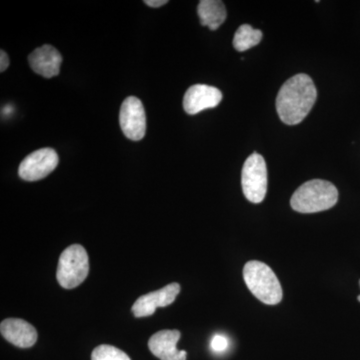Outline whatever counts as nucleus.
Returning a JSON list of instances; mask_svg holds the SVG:
<instances>
[{
	"label": "nucleus",
	"instance_id": "1",
	"mask_svg": "<svg viewBox=\"0 0 360 360\" xmlns=\"http://www.w3.org/2000/svg\"><path fill=\"white\" fill-rule=\"evenodd\" d=\"M317 98L314 80L300 73L284 82L276 97V111L281 122L300 124L309 115Z\"/></svg>",
	"mask_w": 360,
	"mask_h": 360
},
{
	"label": "nucleus",
	"instance_id": "2",
	"mask_svg": "<svg viewBox=\"0 0 360 360\" xmlns=\"http://www.w3.org/2000/svg\"><path fill=\"white\" fill-rule=\"evenodd\" d=\"M338 200V191L328 180L312 179L296 189L290 200L293 210L315 213L330 210Z\"/></svg>",
	"mask_w": 360,
	"mask_h": 360
},
{
	"label": "nucleus",
	"instance_id": "3",
	"mask_svg": "<svg viewBox=\"0 0 360 360\" xmlns=\"http://www.w3.org/2000/svg\"><path fill=\"white\" fill-rule=\"evenodd\" d=\"M243 279L248 290L259 302L269 305L278 304L283 300V288L274 270L257 260L245 265Z\"/></svg>",
	"mask_w": 360,
	"mask_h": 360
},
{
	"label": "nucleus",
	"instance_id": "4",
	"mask_svg": "<svg viewBox=\"0 0 360 360\" xmlns=\"http://www.w3.org/2000/svg\"><path fill=\"white\" fill-rule=\"evenodd\" d=\"M89 255L84 246L72 245L59 257L56 278L61 288L72 290L84 283L89 276Z\"/></svg>",
	"mask_w": 360,
	"mask_h": 360
},
{
	"label": "nucleus",
	"instance_id": "5",
	"mask_svg": "<svg viewBox=\"0 0 360 360\" xmlns=\"http://www.w3.org/2000/svg\"><path fill=\"white\" fill-rule=\"evenodd\" d=\"M241 186L246 200L257 203L264 201L267 193V168L264 158L253 153L243 165Z\"/></svg>",
	"mask_w": 360,
	"mask_h": 360
},
{
	"label": "nucleus",
	"instance_id": "6",
	"mask_svg": "<svg viewBox=\"0 0 360 360\" xmlns=\"http://www.w3.org/2000/svg\"><path fill=\"white\" fill-rule=\"evenodd\" d=\"M58 162V155L54 149L40 148L21 161L18 174L25 181H37L51 174Z\"/></svg>",
	"mask_w": 360,
	"mask_h": 360
},
{
	"label": "nucleus",
	"instance_id": "7",
	"mask_svg": "<svg viewBox=\"0 0 360 360\" xmlns=\"http://www.w3.org/2000/svg\"><path fill=\"white\" fill-rule=\"evenodd\" d=\"M122 132L130 141H139L146 132V115L143 104L137 97L129 96L123 101L120 112Z\"/></svg>",
	"mask_w": 360,
	"mask_h": 360
},
{
	"label": "nucleus",
	"instance_id": "8",
	"mask_svg": "<svg viewBox=\"0 0 360 360\" xmlns=\"http://www.w3.org/2000/svg\"><path fill=\"white\" fill-rule=\"evenodd\" d=\"M221 101L222 92L217 87L194 84L184 94V108L188 115H198L200 111L217 108Z\"/></svg>",
	"mask_w": 360,
	"mask_h": 360
},
{
	"label": "nucleus",
	"instance_id": "9",
	"mask_svg": "<svg viewBox=\"0 0 360 360\" xmlns=\"http://www.w3.org/2000/svg\"><path fill=\"white\" fill-rule=\"evenodd\" d=\"M179 292V283L168 284L160 290L141 296L132 305V312L135 317L150 316L155 314L158 307H165L172 304Z\"/></svg>",
	"mask_w": 360,
	"mask_h": 360
},
{
	"label": "nucleus",
	"instance_id": "10",
	"mask_svg": "<svg viewBox=\"0 0 360 360\" xmlns=\"http://www.w3.org/2000/svg\"><path fill=\"white\" fill-rule=\"evenodd\" d=\"M181 333L179 330H161L151 336L148 341L150 352L160 360H186V350L176 348Z\"/></svg>",
	"mask_w": 360,
	"mask_h": 360
},
{
	"label": "nucleus",
	"instance_id": "11",
	"mask_svg": "<svg viewBox=\"0 0 360 360\" xmlns=\"http://www.w3.org/2000/svg\"><path fill=\"white\" fill-rule=\"evenodd\" d=\"M28 63L32 70L45 78L56 77L60 72L63 56L58 49L49 44L33 51L28 56Z\"/></svg>",
	"mask_w": 360,
	"mask_h": 360
},
{
	"label": "nucleus",
	"instance_id": "12",
	"mask_svg": "<svg viewBox=\"0 0 360 360\" xmlns=\"http://www.w3.org/2000/svg\"><path fill=\"white\" fill-rule=\"evenodd\" d=\"M0 333L8 342L20 348L32 347L37 340V329L23 319H4L0 324Z\"/></svg>",
	"mask_w": 360,
	"mask_h": 360
},
{
	"label": "nucleus",
	"instance_id": "13",
	"mask_svg": "<svg viewBox=\"0 0 360 360\" xmlns=\"http://www.w3.org/2000/svg\"><path fill=\"white\" fill-rule=\"evenodd\" d=\"M201 25L217 30L226 20L227 13L224 2L219 0H201L198 6Z\"/></svg>",
	"mask_w": 360,
	"mask_h": 360
},
{
	"label": "nucleus",
	"instance_id": "14",
	"mask_svg": "<svg viewBox=\"0 0 360 360\" xmlns=\"http://www.w3.org/2000/svg\"><path fill=\"white\" fill-rule=\"evenodd\" d=\"M262 39V32L255 30L250 25L239 26L233 37V46L239 52L246 51L257 46Z\"/></svg>",
	"mask_w": 360,
	"mask_h": 360
},
{
	"label": "nucleus",
	"instance_id": "15",
	"mask_svg": "<svg viewBox=\"0 0 360 360\" xmlns=\"http://www.w3.org/2000/svg\"><path fill=\"white\" fill-rule=\"evenodd\" d=\"M91 360H130L129 355L120 348L103 345L92 352Z\"/></svg>",
	"mask_w": 360,
	"mask_h": 360
},
{
	"label": "nucleus",
	"instance_id": "16",
	"mask_svg": "<svg viewBox=\"0 0 360 360\" xmlns=\"http://www.w3.org/2000/svg\"><path fill=\"white\" fill-rule=\"evenodd\" d=\"M229 347V340L226 336L222 335H215L213 336L210 347L214 352H224Z\"/></svg>",
	"mask_w": 360,
	"mask_h": 360
},
{
	"label": "nucleus",
	"instance_id": "17",
	"mask_svg": "<svg viewBox=\"0 0 360 360\" xmlns=\"http://www.w3.org/2000/svg\"><path fill=\"white\" fill-rule=\"evenodd\" d=\"M0 52H1V53H0V71L4 72V71H6L7 68H8L9 58L6 51H1Z\"/></svg>",
	"mask_w": 360,
	"mask_h": 360
},
{
	"label": "nucleus",
	"instance_id": "18",
	"mask_svg": "<svg viewBox=\"0 0 360 360\" xmlns=\"http://www.w3.org/2000/svg\"><path fill=\"white\" fill-rule=\"evenodd\" d=\"M167 2V0H146L144 4H146V6L153 7V8H158V7L165 6Z\"/></svg>",
	"mask_w": 360,
	"mask_h": 360
},
{
	"label": "nucleus",
	"instance_id": "19",
	"mask_svg": "<svg viewBox=\"0 0 360 360\" xmlns=\"http://www.w3.org/2000/svg\"><path fill=\"white\" fill-rule=\"evenodd\" d=\"M359 285H360V281H359ZM357 300H359V302H360V295H359V297H357Z\"/></svg>",
	"mask_w": 360,
	"mask_h": 360
}]
</instances>
